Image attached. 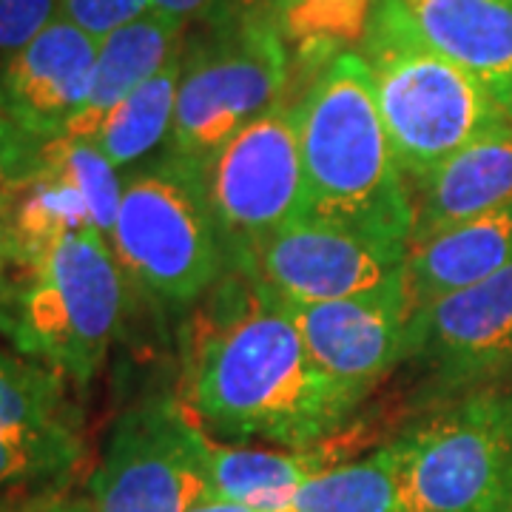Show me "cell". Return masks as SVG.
Segmentation results:
<instances>
[{"label":"cell","instance_id":"f1b7e54d","mask_svg":"<svg viewBox=\"0 0 512 512\" xmlns=\"http://www.w3.org/2000/svg\"><path fill=\"white\" fill-rule=\"evenodd\" d=\"M191 512H256V510H251V507H242V504H234V501L208 498V501H202L200 507H194Z\"/></svg>","mask_w":512,"mask_h":512},{"label":"cell","instance_id":"ffe728a7","mask_svg":"<svg viewBox=\"0 0 512 512\" xmlns=\"http://www.w3.org/2000/svg\"><path fill=\"white\" fill-rule=\"evenodd\" d=\"M183 63V49H177L163 69L128 94L100 126L92 143L117 171L148 157L165 137H171Z\"/></svg>","mask_w":512,"mask_h":512},{"label":"cell","instance_id":"ac0fdd59","mask_svg":"<svg viewBox=\"0 0 512 512\" xmlns=\"http://www.w3.org/2000/svg\"><path fill=\"white\" fill-rule=\"evenodd\" d=\"M183 29L185 23L151 9L143 18L131 20L97 40L92 89L63 137L92 143L111 111L134 89H140L148 77L160 72L177 49H183Z\"/></svg>","mask_w":512,"mask_h":512},{"label":"cell","instance_id":"ba28073f","mask_svg":"<svg viewBox=\"0 0 512 512\" xmlns=\"http://www.w3.org/2000/svg\"><path fill=\"white\" fill-rule=\"evenodd\" d=\"M288 52L279 26L248 18L183 63L171 148L205 163L237 131L279 106Z\"/></svg>","mask_w":512,"mask_h":512},{"label":"cell","instance_id":"9c48e42d","mask_svg":"<svg viewBox=\"0 0 512 512\" xmlns=\"http://www.w3.org/2000/svg\"><path fill=\"white\" fill-rule=\"evenodd\" d=\"M205 433L183 402L154 396L111 427L89 484L92 512H191L214 498Z\"/></svg>","mask_w":512,"mask_h":512},{"label":"cell","instance_id":"52a82bcc","mask_svg":"<svg viewBox=\"0 0 512 512\" xmlns=\"http://www.w3.org/2000/svg\"><path fill=\"white\" fill-rule=\"evenodd\" d=\"M202 165L211 214L234 271H245L268 239L308 214L293 109L276 106L262 114Z\"/></svg>","mask_w":512,"mask_h":512},{"label":"cell","instance_id":"277c9868","mask_svg":"<svg viewBox=\"0 0 512 512\" xmlns=\"http://www.w3.org/2000/svg\"><path fill=\"white\" fill-rule=\"evenodd\" d=\"M109 242L126 282L148 296L165 305L205 296L228 271L205 165L171 151L123 180Z\"/></svg>","mask_w":512,"mask_h":512},{"label":"cell","instance_id":"603a6c76","mask_svg":"<svg viewBox=\"0 0 512 512\" xmlns=\"http://www.w3.org/2000/svg\"><path fill=\"white\" fill-rule=\"evenodd\" d=\"M279 6L293 35L322 46L365 35L373 0H282Z\"/></svg>","mask_w":512,"mask_h":512},{"label":"cell","instance_id":"6da1fadb","mask_svg":"<svg viewBox=\"0 0 512 512\" xmlns=\"http://www.w3.org/2000/svg\"><path fill=\"white\" fill-rule=\"evenodd\" d=\"M205 313L185 365V410L228 444L308 450L339 433L362 396L313 362L288 308L245 274Z\"/></svg>","mask_w":512,"mask_h":512},{"label":"cell","instance_id":"7402d4cb","mask_svg":"<svg viewBox=\"0 0 512 512\" xmlns=\"http://www.w3.org/2000/svg\"><path fill=\"white\" fill-rule=\"evenodd\" d=\"M32 154L57 180L72 185L74 191L89 202L94 225L109 237L117 208H120V197H123V180L117 168L103 157V151L89 140L55 137V140L37 143Z\"/></svg>","mask_w":512,"mask_h":512},{"label":"cell","instance_id":"8fae6325","mask_svg":"<svg viewBox=\"0 0 512 512\" xmlns=\"http://www.w3.org/2000/svg\"><path fill=\"white\" fill-rule=\"evenodd\" d=\"M83 456L66 376L0 345V498L55 487Z\"/></svg>","mask_w":512,"mask_h":512},{"label":"cell","instance_id":"8992f818","mask_svg":"<svg viewBox=\"0 0 512 512\" xmlns=\"http://www.w3.org/2000/svg\"><path fill=\"white\" fill-rule=\"evenodd\" d=\"M407 512H507L512 402L476 393L396 439Z\"/></svg>","mask_w":512,"mask_h":512},{"label":"cell","instance_id":"484cf974","mask_svg":"<svg viewBox=\"0 0 512 512\" xmlns=\"http://www.w3.org/2000/svg\"><path fill=\"white\" fill-rule=\"evenodd\" d=\"M35 146L37 143H29L18 128L12 126V120L6 117V109H3V100H0V180L15 174Z\"/></svg>","mask_w":512,"mask_h":512},{"label":"cell","instance_id":"7c38bea8","mask_svg":"<svg viewBox=\"0 0 512 512\" xmlns=\"http://www.w3.org/2000/svg\"><path fill=\"white\" fill-rule=\"evenodd\" d=\"M285 308L313 362L362 399L399 362H407L410 308L404 274L356 296Z\"/></svg>","mask_w":512,"mask_h":512},{"label":"cell","instance_id":"f546056e","mask_svg":"<svg viewBox=\"0 0 512 512\" xmlns=\"http://www.w3.org/2000/svg\"><path fill=\"white\" fill-rule=\"evenodd\" d=\"M268 3H282V0H225V6H228V9H234V12H245V15H254V12L262 9V6H268Z\"/></svg>","mask_w":512,"mask_h":512},{"label":"cell","instance_id":"3957f363","mask_svg":"<svg viewBox=\"0 0 512 512\" xmlns=\"http://www.w3.org/2000/svg\"><path fill=\"white\" fill-rule=\"evenodd\" d=\"M362 57L407 185L510 120L473 74L424 40L402 0H373Z\"/></svg>","mask_w":512,"mask_h":512},{"label":"cell","instance_id":"4fadbf2b","mask_svg":"<svg viewBox=\"0 0 512 512\" xmlns=\"http://www.w3.org/2000/svg\"><path fill=\"white\" fill-rule=\"evenodd\" d=\"M407 359L453 384L487 382L512 367V262L473 288L410 316Z\"/></svg>","mask_w":512,"mask_h":512},{"label":"cell","instance_id":"d6986e66","mask_svg":"<svg viewBox=\"0 0 512 512\" xmlns=\"http://www.w3.org/2000/svg\"><path fill=\"white\" fill-rule=\"evenodd\" d=\"M205 461L214 498L256 512H285L305 481L336 467V450L322 444L308 450H259L208 436Z\"/></svg>","mask_w":512,"mask_h":512},{"label":"cell","instance_id":"e0dca14e","mask_svg":"<svg viewBox=\"0 0 512 512\" xmlns=\"http://www.w3.org/2000/svg\"><path fill=\"white\" fill-rule=\"evenodd\" d=\"M512 262V205L413 242L404 262L410 316L473 288Z\"/></svg>","mask_w":512,"mask_h":512},{"label":"cell","instance_id":"83f0119b","mask_svg":"<svg viewBox=\"0 0 512 512\" xmlns=\"http://www.w3.org/2000/svg\"><path fill=\"white\" fill-rule=\"evenodd\" d=\"M220 6H225V0H151L154 12H163L168 18L180 20V23L211 18Z\"/></svg>","mask_w":512,"mask_h":512},{"label":"cell","instance_id":"4316f807","mask_svg":"<svg viewBox=\"0 0 512 512\" xmlns=\"http://www.w3.org/2000/svg\"><path fill=\"white\" fill-rule=\"evenodd\" d=\"M18 271V259H15V245H12V234L0 208V325L6 322V313L12 308V299L18 293V285L12 274Z\"/></svg>","mask_w":512,"mask_h":512},{"label":"cell","instance_id":"5bb4252c","mask_svg":"<svg viewBox=\"0 0 512 512\" xmlns=\"http://www.w3.org/2000/svg\"><path fill=\"white\" fill-rule=\"evenodd\" d=\"M97 40L63 12L0 66V100L29 143L63 137L92 89Z\"/></svg>","mask_w":512,"mask_h":512},{"label":"cell","instance_id":"2e32d148","mask_svg":"<svg viewBox=\"0 0 512 512\" xmlns=\"http://www.w3.org/2000/svg\"><path fill=\"white\" fill-rule=\"evenodd\" d=\"M424 40L493 94L512 120V3L402 0Z\"/></svg>","mask_w":512,"mask_h":512},{"label":"cell","instance_id":"4dcf8cb0","mask_svg":"<svg viewBox=\"0 0 512 512\" xmlns=\"http://www.w3.org/2000/svg\"><path fill=\"white\" fill-rule=\"evenodd\" d=\"M507 512H512V495H510V507H507Z\"/></svg>","mask_w":512,"mask_h":512},{"label":"cell","instance_id":"d4e9b609","mask_svg":"<svg viewBox=\"0 0 512 512\" xmlns=\"http://www.w3.org/2000/svg\"><path fill=\"white\" fill-rule=\"evenodd\" d=\"M60 12L94 40L151 12V0H60Z\"/></svg>","mask_w":512,"mask_h":512},{"label":"cell","instance_id":"1f68e13d","mask_svg":"<svg viewBox=\"0 0 512 512\" xmlns=\"http://www.w3.org/2000/svg\"><path fill=\"white\" fill-rule=\"evenodd\" d=\"M507 3H512V0H507Z\"/></svg>","mask_w":512,"mask_h":512},{"label":"cell","instance_id":"cb8c5ba5","mask_svg":"<svg viewBox=\"0 0 512 512\" xmlns=\"http://www.w3.org/2000/svg\"><path fill=\"white\" fill-rule=\"evenodd\" d=\"M60 15V0H0V66Z\"/></svg>","mask_w":512,"mask_h":512},{"label":"cell","instance_id":"7a4b0ae2","mask_svg":"<svg viewBox=\"0 0 512 512\" xmlns=\"http://www.w3.org/2000/svg\"><path fill=\"white\" fill-rule=\"evenodd\" d=\"M308 214L410 245V185L390 146L362 52H339L293 109Z\"/></svg>","mask_w":512,"mask_h":512},{"label":"cell","instance_id":"44dd1931","mask_svg":"<svg viewBox=\"0 0 512 512\" xmlns=\"http://www.w3.org/2000/svg\"><path fill=\"white\" fill-rule=\"evenodd\" d=\"M285 512H407L396 441L362 461L336 464L305 481Z\"/></svg>","mask_w":512,"mask_h":512},{"label":"cell","instance_id":"5b68a950","mask_svg":"<svg viewBox=\"0 0 512 512\" xmlns=\"http://www.w3.org/2000/svg\"><path fill=\"white\" fill-rule=\"evenodd\" d=\"M126 302V276L109 237L80 228L26 268L0 330L12 345L89 384L106 362Z\"/></svg>","mask_w":512,"mask_h":512},{"label":"cell","instance_id":"9a60e30c","mask_svg":"<svg viewBox=\"0 0 512 512\" xmlns=\"http://www.w3.org/2000/svg\"><path fill=\"white\" fill-rule=\"evenodd\" d=\"M410 202V245L512 205V120L481 134L416 180L410 185Z\"/></svg>","mask_w":512,"mask_h":512},{"label":"cell","instance_id":"30bf717a","mask_svg":"<svg viewBox=\"0 0 512 512\" xmlns=\"http://www.w3.org/2000/svg\"><path fill=\"white\" fill-rule=\"evenodd\" d=\"M410 245L342 222L299 217L271 237L245 274L285 305H316L373 291L404 274Z\"/></svg>","mask_w":512,"mask_h":512}]
</instances>
